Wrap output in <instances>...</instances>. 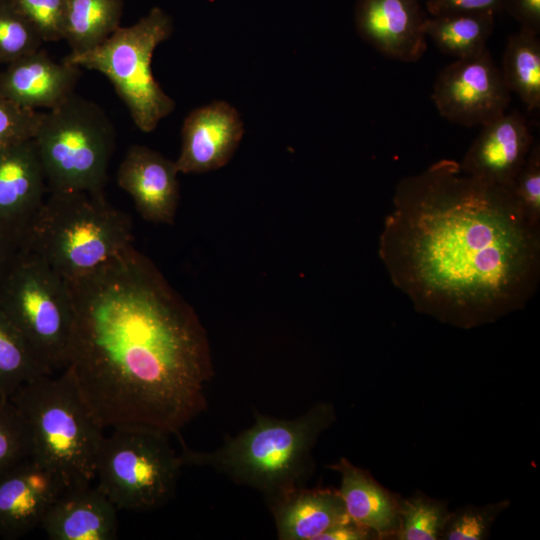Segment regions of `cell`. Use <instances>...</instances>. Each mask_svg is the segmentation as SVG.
<instances>
[{
  "label": "cell",
  "instance_id": "cell-16",
  "mask_svg": "<svg viewBox=\"0 0 540 540\" xmlns=\"http://www.w3.org/2000/svg\"><path fill=\"white\" fill-rule=\"evenodd\" d=\"M178 173L175 161L149 147L132 145L119 165L117 183L146 221L172 224L179 203Z\"/></svg>",
  "mask_w": 540,
  "mask_h": 540
},
{
  "label": "cell",
  "instance_id": "cell-33",
  "mask_svg": "<svg viewBox=\"0 0 540 540\" xmlns=\"http://www.w3.org/2000/svg\"><path fill=\"white\" fill-rule=\"evenodd\" d=\"M505 9L522 29L540 33V0H503Z\"/></svg>",
  "mask_w": 540,
  "mask_h": 540
},
{
  "label": "cell",
  "instance_id": "cell-28",
  "mask_svg": "<svg viewBox=\"0 0 540 540\" xmlns=\"http://www.w3.org/2000/svg\"><path fill=\"white\" fill-rule=\"evenodd\" d=\"M32 456L28 425L10 399L0 402V474Z\"/></svg>",
  "mask_w": 540,
  "mask_h": 540
},
{
  "label": "cell",
  "instance_id": "cell-12",
  "mask_svg": "<svg viewBox=\"0 0 540 540\" xmlns=\"http://www.w3.org/2000/svg\"><path fill=\"white\" fill-rule=\"evenodd\" d=\"M66 490L62 481L30 456L0 474V538L14 540L40 528Z\"/></svg>",
  "mask_w": 540,
  "mask_h": 540
},
{
  "label": "cell",
  "instance_id": "cell-30",
  "mask_svg": "<svg viewBox=\"0 0 540 540\" xmlns=\"http://www.w3.org/2000/svg\"><path fill=\"white\" fill-rule=\"evenodd\" d=\"M512 190L524 215L540 225V145L534 141Z\"/></svg>",
  "mask_w": 540,
  "mask_h": 540
},
{
  "label": "cell",
  "instance_id": "cell-10",
  "mask_svg": "<svg viewBox=\"0 0 540 540\" xmlns=\"http://www.w3.org/2000/svg\"><path fill=\"white\" fill-rule=\"evenodd\" d=\"M431 97L442 117L474 127L504 114L511 92L487 49L479 56L456 59L446 66L436 78Z\"/></svg>",
  "mask_w": 540,
  "mask_h": 540
},
{
  "label": "cell",
  "instance_id": "cell-3",
  "mask_svg": "<svg viewBox=\"0 0 540 540\" xmlns=\"http://www.w3.org/2000/svg\"><path fill=\"white\" fill-rule=\"evenodd\" d=\"M335 421V408L329 402H319L294 419L256 412L252 426L228 436L214 451L192 450L179 436L180 453L184 465L212 468L257 490L268 505L305 486L314 472V446Z\"/></svg>",
  "mask_w": 540,
  "mask_h": 540
},
{
  "label": "cell",
  "instance_id": "cell-32",
  "mask_svg": "<svg viewBox=\"0 0 540 540\" xmlns=\"http://www.w3.org/2000/svg\"><path fill=\"white\" fill-rule=\"evenodd\" d=\"M432 16L463 12H497L503 10V0H427Z\"/></svg>",
  "mask_w": 540,
  "mask_h": 540
},
{
  "label": "cell",
  "instance_id": "cell-9",
  "mask_svg": "<svg viewBox=\"0 0 540 540\" xmlns=\"http://www.w3.org/2000/svg\"><path fill=\"white\" fill-rule=\"evenodd\" d=\"M168 436L120 428L104 436L95 480L118 511L155 510L173 497L184 462Z\"/></svg>",
  "mask_w": 540,
  "mask_h": 540
},
{
  "label": "cell",
  "instance_id": "cell-5",
  "mask_svg": "<svg viewBox=\"0 0 540 540\" xmlns=\"http://www.w3.org/2000/svg\"><path fill=\"white\" fill-rule=\"evenodd\" d=\"M132 241L129 216L104 193L50 192L21 247L71 281L97 270Z\"/></svg>",
  "mask_w": 540,
  "mask_h": 540
},
{
  "label": "cell",
  "instance_id": "cell-7",
  "mask_svg": "<svg viewBox=\"0 0 540 540\" xmlns=\"http://www.w3.org/2000/svg\"><path fill=\"white\" fill-rule=\"evenodd\" d=\"M0 308L50 373L67 362L73 304L67 281L34 251L21 247L0 282Z\"/></svg>",
  "mask_w": 540,
  "mask_h": 540
},
{
  "label": "cell",
  "instance_id": "cell-11",
  "mask_svg": "<svg viewBox=\"0 0 540 540\" xmlns=\"http://www.w3.org/2000/svg\"><path fill=\"white\" fill-rule=\"evenodd\" d=\"M32 138L0 146V232L20 247L47 191Z\"/></svg>",
  "mask_w": 540,
  "mask_h": 540
},
{
  "label": "cell",
  "instance_id": "cell-24",
  "mask_svg": "<svg viewBox=\"0 0 540 540\" xmlns=\"http://www.w3.org/2000/svg\"><path fill=\"white\" fill-rule=\"evenodd\" d=\"M50 373L0 308V391L9 399L21 386Z\"/></svg>",
  "mask_w": 540,
  "mask_h": 540
},
{
  "label": "cell",
  "instance_id": "cell-25",
  "mask_svg": "<svg viewBox=\"0 0 540 540\" xmlns=\"http://www.w3.org/2000/svg\"><path fill=\"white\" fill-rule=\"evenodd\" d=\"M448 502L423 492L402 497L398 528L393 540H440L449 517Z\"/></svg>",
  "mask_w": 540,
  "mask_h": 540
},
{
  "label": "cell",
  "instance_id": "cell-1",
  "mask_svg": "<svg viewBox=\"0 0 540 540\" xmlns=\"http://www.w3.org/2000/svg\"><path fill=\"white\" fill-rule=\"evenodd\" d=\"M67 283L73 325L64 370L97 420L105 429L180 435L206 410L214 376L195 310L133 244Z\"/></svg>",
  "mask_w": 540,
  "mask_h": 540
},
{
  "label": "cell",
  "instance_id": "cell-8",
  "mask_svg": "<svg viewBox=\"0 0 540 540\" xmlns=\"http://www.w3.org/2000/svg\"><path fill=\"white\" fill-rule=\"evenodd\" d=\"M172 32L171 17L160 7H154L133 25L120 26L95 49L68 55L64 60L103 74L135 125L148 133L175 109L174 100L163 91L151 68L155 48Z\"/></svg>",
  "mask_w": 540,
  "mask_h": 540
},
{
  "label": "cell",
  "instance_id": "cell-4",
  "mask_svg": "<svg viewBox=\"0 0 540 540\" xmlns=\"http://www.w3.org/2000/svg\"><path fill=\"white\" fill-rule=\"evenodd\" d=\"M9 399L28 425L32 456L49 468L66 490L92 484L105 428L68 372L35 378Z\"/></svg>",
  "mask_w": 540,
  "mask_h": 540
},
{
  "label": "cell",
  "instance_id": "cell-21",
  "mask_svg": "<svg viewBox=\"0 0 540 540\" xmlns=\"http://www.w3.org/2000/svg\"><path fill=\"white\" fill-rule=\"evenodd\" d=\"M123 0H66L64 40L69 55H80L105 42L119 27Z\"/></svg>",
  "mask_w": 540,
  "mask_h": 540
},
{
  "label": "cell",
  "instance_id": "cell-23",
  "mask_svg": "<svg viewBox=\"0 0 540 540\" xmlns=\"http://www.w3.org/2000/svg\"><path fill=\"white\" fill-rule=\"evenodd\" d=\"M502 78L529 112L540 108V40L526 29L510 35L502 59Z\"/></svg>",
  "mask_w": 540,
  "mask_h": 540
},
{
  "label": "cell",
  "instance_id": "cell-6",
  "mask_svg": "<svg viewBox=\"0 0 540 540\" xmlns=\"http://www.w3.org/2000/svg\"><path fill=\"white\" fill-rule=\"evenodd\" d=\"M32 139L50 192L104 193L116 133L100 106L73 93L41 113Z\"/></svg>",
  "mask_w": 540,
  "mask_h": 540
},
{
  "label": "cell",
  "instance_id": "cell-19",
  "mask_svg": "<svg viewBox=\"0 0 540 540\" xmlns=\"http://www.w3.org/2000/svg\"><path fill=\"white\" fill-rule=\"evenodd\" d=\"M327 468L340 475L338 490L349 517L372 532L376 540H393L402 496L381 485L368 470L345 457Z\"/></svg>",
  "mask_w": 540,
  "mask_h": 540
},
{
  "label": "cell",
  "instance_id": "cell-34",
  "mask_svg": "<svg viewBox=\"0 0 540 540\" xmlns=\"http://www.w3.org/2000/svg\"><path fill=\"white\" fill-rule=\"evenodd\" d=\"M318 540H376V537L350 518L330 528Z\"/></svg>",
  "mask_w": 540,
  "mask_h": 540
},
{
  "label": "cell",
  "instance_id": "cell-35",
  "mask_svg": "<svg viewBox=\"0 0 540 540\" xmlns=\"http://www.w3.org/2000/svg\"><path fill=\"white\" fill-rule=\"evenodd\" d=\"M21 247L0 232V282Z\"/></svg>",
  "mask_w": 540,
  "mask_h": 540
},
{
  "label": "cell",
  "instance_id": "cell-22",
  "mask_svg": "<svg viewBox=\"0 0 540 540\" xmlns=\"http://www.w3.org/2000/svg\"><path fill=\"white\" fill-rule=\"evenodd\" d=\"M492 12H463L427 18L425 33L444 54L472 58L487 50L494 29Z\"/></svg>",
  "mask_w": 540,
  "mask_h": 540
},
{
  "label": "cell",
  "instance_id": "cell-27",
  "mask_svg": "<svg viewBox=\"0 0 540 540\" xmlns=\"http://www.w3.org/2000/svg\"><path fill=\"white\" fill-rule=\"evenodd\" d=\"M508 499L485 505H466L450 511L440 540L488 539L497 518L510 506Z\"/></svg>",
  "mask_w": 540,
  "mask_h": 540
},
{
  "label": "cell",
  "instance_id": "cell-18",
  "mask_svg": "<svg viewBox=\"0 0 540 540\" xmlns=\"http://www.w3.org/2000/svg\"><path fill=\"white\" fill-rule=\"evenodd\" d=\"M118 509L92 484L65 490L41 527L50 540H112L117 537Z\"/></svg>",
  "mask_w": 540,
  "mask_h": 540
},
{
  "label": "cell",
  "instance_id": "cell-26",
  "mask_svg": "<svg viewBox=\"0 0 540 540\" xmlns=\"http://www.w3.org/2000/svg\"><path fill=\"white\" fill-rule=\"evenodd\" d=\"M44 43L34 25L10 0H0V65L41 49Z\"/></svg>",
  "mask_w": 540,
  "mask_h": 540
},
{
  "label": "cell",
  "instance_id": "cell-36",
  "mask_svg": "<svg viewBox=\"0 0 540 540\" xmlns=\"http://www.w3.org/2000/svg\"><path fill=\"white\" fill-rule=\"evenodd\" d=\"M7 399L3 394L2 392L0 391V402Z\"/></svg>",
  "mask_w": 540,
  "mask_h": 540
},
{
  "label": "cell",
  "instance_id": "cell-29",
  "mask_svg": "<svg viewBox=\"0 0 540 540\" xmlns=\"http://www.w3.org/2000/svg\"><path fill=\"white\" fill-rule=\"evenodd\" d=\"M34 25L44 42L64 39L66 0H10Z\"/></svg>",
  "mask_w": 540,
  "mask_h": 540
},
{
  "label": "cell",
  "instance_id": "cell-17",
  "mask_svg": "<svg viewBox=\"0 0 540 540\" xmlns=\"http://www.w3.org/2000/svg\"><path fill=\"white\" fill-rule=\"evenodd\" d=\"M80 75L78 66L57 62L40 49L0 70V96L24 109L49 110L74 93Z\"/></svg>",
  "mask_w": 540,
  "mask_h": 540
},
{
  "label": "cell",
  "instance_id": "cell-20",
  "mask_svg": "<svg viewBox=\"0 0 540 540\" xmlns=\"http://www.w3.org/2000/svg\"><path fill=\"white\" fill-rule=\"evenodd\" d=\"M280 540H318L350 519L338 489L301 487L268 504Z\"/></svg>",
  "mask_w": 540,
  "mask_h": 540
},
{
  "label": "cell",
  "instance_id": "cell-13",
  "mask_svg": "<svg viewBox=\"0 0 540 540\" xmlns=\"http://www.w3.org/2000/svg\"><path fill=\"white\" fill-rule=\"evenodd\" d=\"M427 18L420 0H357L354 13L359 36L402 62H416L425 53Z\"/></svg>",
  "mask_w": 540,
  "mask_h": 540
},
{
  "label": "cell",
  "instance_id": "cell-15",
  "mask_svg": "<svg viewBox=\"0 0 540 540\" xmlns=\"http://www.w3.org/2000/svg\"><path fill=\"white\" fill-rule=\"evenodd\" d=\"M481 127L459 163L460 169L481 180L512 188L535 141L527 119L513 111Z\"/></svg>",
  "mask_w": 540,
  "mask_h": 540
},
{
  "label": "cell",
  "instance_id": "cell-31",
  "mask_svg": "<svg viewBox=\"0 0 540 540\" xmlns=\"http://www.w3.org/2000/svg\"><path fill=\"white\" fill-rule=\"evenodd\" d=\"M41 113L14 105L0 96V146L32 138Z\"/></svg>",
  "mask_w": 540,
  "mask_h": 540
},
{
  "label": "cell",
  "instance_id": "cell-14",
  "mask_svg": "<svg viewBox=\"0 0 540 540\" xmlns=\"http://www.w3.org/2000/svg\"><path fill=\"white\" fill-rule=\"evenodd\" d=\"M244 134L238 111L225 101H213L192 110L184 119L179 173H204L225 166Z\"/></svg>",
  "mask_w": 540,
  "mask_h": 540
},
{
  "label": "cell",
  "instance_id": "cell-2",
  "mask_svg": "<svg viewBox=\"0 0 540 540\" xmlns=\"http://www.w3.org/2000/svg\"><path fill=\"white\" fill-rule=\"evenodd\" d=\"M378 252L417 311L462 328L522 309L540 279V225L451 159L398 182Z\"/></svg>",
  "mask_w": 540,
  "mask_h": 540
}]
</instances>
